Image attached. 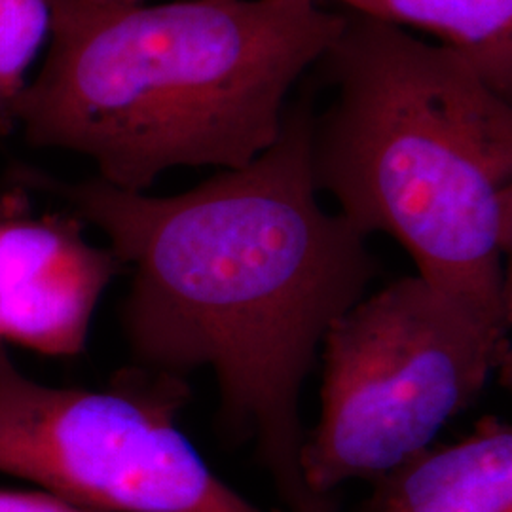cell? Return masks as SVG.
<instances>
[{
  "label": "cell",
  "instance_id": "5b68a950",
  "mask_svg": "<svg viewBox=\"0 0 512 512\" xmlns=\"http://www.w3.org/2000/svg\"><path fill=\"white\" fill-rule=\"evenodd\" d=\"M122 264L84 238L78 217L0 192V344L50 357L84 351L93 311Z\"/></svg>",
  "mask_w": 512,
  "mask_h": 512
},
{
  "label": "cell",
  "instance_id": "52a82bcc",
  "mask_svg": "<svg viewBox=\"0 0 512 512\" xmlns=\"http://www.w3.org/2000/svg\"><path fill=\"white\" fill-rule=\"evenodd\" d=\"M317 2V0H313ZM353 14L416 27L463 55L495 92L512 97V0H338Z\"/></svg>",
  "mask_w": 512,
  "mask_h": 512
},
{
  "label": "cell",
  "instance_id": "ba28073f",
  "mask_svg": "<svg viewBox=\"0 0 512 512\" xmlns=\"http://www.w3.org/2000/svg\"><path fill=\"white\" fill-rule=\"evenodd\" d=\"M59 0H0V135L16 124L25 73L48 35Z\"/></svg>",
  "mask_w": 512,
  "mask_h": 512
},
{
  "label": "cell",
  "instance_id": "7a4b0ae2",
  "mask_svg": "<svg viewBox=\"0 0 512 512\" xmlns=\"http://www.w3.org/2000/svg\"><path fill=\"white\" fill-rule=\"evenodd\" d=\"M344 23L313 0H59L16 122L35 145L90 156L99 179L128 192L181 165L241 169L274 145L294 82Z\"/></svg>",
  "mask_w": 512,
  "mask_h": 512
},
{
  "label": "cell",
  "instance_id": "6da1fadb",
  "mask_svg": "<svg viewBox=\"0 0 512 512\" xmlns=\"http://www.w3.org/2000/svg\"><path fill=\"white\" fill-rule=\"evenodd\" d=\"M313 118L302 93L272 147L179 196L103 179L57 186L133 270L124 325L135 357L179 378L213 368L220 420L256 440L289 512L338 509L300 473V387L330 325L363 300L378 270L365 236L317 203Z\"/></svg>",
  "mask_w": 512,
  "mask_h": 512
},
{
  "label": "cell",
  "instance_id": "3957f363",
  "mask_svg": "<svg viewBox=\"0 0 512 512\" xmlns=\"http://www.w3.org/2000/svg\"><path fill=\"white\" fill-rule=\"evenodd\" d=\"M315 65L336 92L313 118L315 190L365 238L397 239L423 281L511 329V99L456 50L353 12Z\"/></svg>",
  "mask_w": 512,
  "mask_h": 512
},
{
  "label": "cell",
  "instance_id": "30bf717a",
  "mask_svg": "<svg viewBox=\"0 0 512 512\" xmlns=\"http://www.w3.org/2000/svg\"><path fill=\"white\" fill-rule=\"evenodd\" d=\"M95 6H103V8H133V6H141L145 0H86Z\"/></svg>",
  "mask_w": 512,
  "mask_h": 512
},
{
  "label": "cell",
  "instance_id": "277c9868",
  "mask_svg": "<svg viewBox=\"0 0 512 512\" xmlns=\"http://www.w3.org/2000/svg\"><path fill=\"white\" fill-rule=\"evenodd\" d=\"M321 414L300 450L317 499L403 463L475 403L509 363V329L420 275L359 300L323 338Z\"/></svg>",
  "mask_w": 512,
  "mask_h": 512
},
{
  "label": "cell",
  "instance_id": "9c48e42d",
  "mask_svg": "<svg viewBox=\"0 0 512 512\" xmlns=\"http://www.w3.org/2000/svg\"><path fill=\"white\" fill-rule=\"evenodd\" d=\"M0 512H93L48 494L0 490Z\"/></svg>",
  "mask_w": 512,
  "mask_h": 512
},
{
  "label": "cell",
  "instance_id": "8992f818",
  "mask_svg": "<svg viewBox=\"0 0 512 512\" xmlns=\"http://www.w3.org/2000/svg\"><path fill=\"white\" fill-rule=\"evenodd\" d=\"M361 512H512V429L486 416L465 439L427 446L372 480Z\"/></svg>",
  "mask_w": 512,
  "mask_h": 512
}]
</instances>
